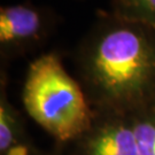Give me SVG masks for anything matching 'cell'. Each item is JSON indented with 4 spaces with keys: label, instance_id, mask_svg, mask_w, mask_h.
Listing matches in <instances>:
<instances>
[{
    "label": "cell",
    "instance_id": "5",
    "mask_svg": "<svg viewBox=\"0 0 155 155\" xmlns=\"http://www.w3.org/2000/svg\"><path fill=\"white\" fill-rule=\"evenodd\" d=\"M111 14L155 30V0H111Z\"/></svg>",
    "mask_w": 155,
    "mask_h": 155
},
{
    "label": "cell",
    "instance_id": "2",
    "mask_svg": "<svg viewBox=\"0 0 155 155\" xmlns=\"http://www.w3.org/2000/svg\"><path fill=\"white\" fill-rule=\"evenodd\" d=\"M22 98L30 117L59 140L74 138L89 125L85 95L56 54H44L30 64Z\"/></svg>",
    "mask_w": 155,
    "mask_h": 155
},
{
    "label": "cell",
    "instance_id": "7",
    "mask_svg": "<svg viewBox=\"0 0 155 155\" xmlns=\"http://www.w3.org/2000/svg\"><path fill=\"white\" fill-rule=\"evenodd\" d=\"M13 121L8 109L4 104L0 108V148L1 150H8L13 141Z\"/></svg>",
    "mask_w": 155,
    "mask_h": 155
},
{
    "label": "cell",
    "instance_id": "6",
    "mask_svg": "<svg viewBox=\"0 0 155 155\" xmlns=\"http://www.w3.org/2000/svg\"><path fill=\"white\" fill-rule=\"evenodd\" d=\"M133 133L138 155H155V122L144 121L138 123L133 129Z\"/></svg>",
    "mask_w": 155,
    "mask_h": 155
},
{
    "label": "cell",
    "instance_id": "3",
    "mask_svg": "<svg viewBox=\"0 0 155 155\" xmlns=\"http://www.w3.org/2000/svg\"><path fill=\"white\" fill-rule=\"evenodd\" d=\"M55 25L51 11L32 4H14L0 8V44L17 48L37 43Z\"/></svg>",
    "mask_w": 155,
    "mask_h": 155
},
{
    "label": "cell",
    "instance_id": "4",
    "mask_svg": "<svg viewBox=\"0 0 155 155\" xmlns=\"http://www.w3.org/2000/svg\"><path fill=\"white\" fill-rule=\"evenodd\" d=\"M92 155H138L133 129L114 127L101 133L92 145Z\"/></svg>",
    "mask_w": 155,
    "mask_h": 155
},
{
    "label": "cell",
    "instance_id": "1",
    "mask_svg": "<svg viewBox=\"0 0 155 155\" xmlns=\"http://www.w3.org/2000/svg\"><path fill=\"white\" fill-rule=\"evenodd\" d=\"M86 61L106 98L136 101L155 83V30L108 14L95 24Z\"/></svg>",
    "mask_w": 155,
    "mask_h": 155
},
{
    "label": "cell",
    "instance_id": "8",
    "mask_svg": "<svg viewBox=\"0 0 155 155\" xmlns=\"http://www.w3.org/2000/svg\"><path fill=\"white\" fill-rule=\"evenodd\" d=\"M7 155H28V150L24 146H14L8 150Z\"/></svg>",
    "mask_w": 155,
    "mask_h": 155
}]
</instances>
